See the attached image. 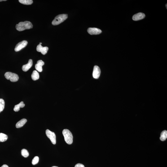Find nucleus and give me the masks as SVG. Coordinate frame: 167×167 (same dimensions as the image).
Instances as JSON below:
<instances>
[{"mask_svg":"<svg viewBox=\"0 0 167 167\" xmlns=\"http://www.w3.org/2000/svg\"><path fill=\"white\" fill-rule=\"evenodd\" d=\"M16 29L19 31L25 30V29H30L33 28V25L31 22L28 21L21 22L17 24Z\"/></svg>","mask_w":167,"mask_h":167,"instance_id":"nucleus-1","label":"nucleus"},{"mask_svg":"<svg viewBox=\"0 0 167 167\" xmlns=\"http://www.w3.org/2000/svg\"><path fill=\"white\" fill-rule=\"evenodd\" d=\"M62 133L66 143L69 145L72 144L73 137L71 132L68 129H64L63 130Z\"/></svg>","mask_w":167,"mask_h":167,"instance_id":"nucleus-2","label":"nucleus"},{"mask_svg":"<svg viewBox=\"0 0 167 167\" xmlns=\"http://www.w3.org/2000/svg\"><path fill=\"white\" fill-rule=\"evenodd\" d=\"M68 17V15L67 14H62L58 15L55 17V18L53 20L52 24L54 25H58L63 22Z\"/></svg>","mask_w":167,"mask_h":167,"instance_id":"nucleus-3","label":"nucleus"},{"mask_svg":"<svg viewBox=\"0 0 167 167\" xmlns=\"http://www.w3.org/2000/svg\"><path fill=\"white\" fill-rule=\"evenodd\" d=\"M4 76L6 79L8 80H9L11 82H16L19 80V78L18 75L16 74L11 72H6Z\"/></svg>","mask_w":167,"mask_h":167,"instance_id":"nucleus-4","label":"nucleus"},{"mask_svg":"<svg viewBox=\"0 0 167 167\" xmlns=\"http://www.w3.org/2000/svg\"><path fill=\"white\" fill-rule=\"evenodd\" d=\"M46 136L50 139L53 144H56V136L55 133L50 131L49 129H47L46 131Z\"/></svg>","mask_w":167,"mask_h":167,"instance_id":"nucleus-5","label":"nucleus"},{"mask_svg":"<svg viewBox=\"0 0 167 167\" xmlns=\"http://www.w3.org/2000/svg\"><path fill=\"white\" fill-rule=\"evenodd\" d=\"M28 42L24 40L18 43L15 46V50L16 52L19 51L21 49L27 46Z\"/></svg>","mask_w":167,"mask_h":167,"instance_id":"nucleus-6","label":"nucleus"},{"mask_svg":"<svg viewBox=\"0 0 167 167\" xmlns=\"http://www.w3.org/2000/svg\"><path fill=\"white\" fill-rule=\"evenodd\" d=\"M101 74V70L98 66H94L93 69V76L94 78L97 79L99 78Z\"/></svg>","mask_w":167,"mask_h":167,"instance_id":"nucleus-7","label":"nucleus"},{"mask_svg":"<svg viewBox=\"0 0 167 167\" xmlns=\"http://www.w3.org/2000/svg\"><path fill=\"white\" fill-rule=\"evenodd\" d=\"M87 31L91 35H98L100 34L102 31L99 28H88Z\"/></svg>","mask_w":167,"mask_h":167,"instance_id":"nucleus-8","label":"nucleus"},{"mask_svg":"<svg viewBox=\"0 0 167 167\" xmlns=\"http://www.w3.org/2000/svg\"><path fill=\"white\" fill-rule=\"evenodd\" d=\"M48 48L47 47H43L42 45H38L37 47V50L39 52H41L42 55H45L47 53L48 50Z\"/></svg>","mask_w":167,"mask_h":167,"instance_id":"nucleus-9","label":"nucleus"},{"mask_svg":"<svg viewBox=\"0 0 167 167\" xmlns=\"http://www.w3.org/2000/svg\"><path fill=\"white\" fill-rule=\"evenodd\" d=\"M145 15L142 13L140 12L134 15L133 17V19L134 21H138L144 18Z\"/></svg>","mask_w":167,"mask_h":167,"instance_id":"nucleus-10","label":"nucleus"},{"mask_svg":"<svg viewBox=\"0 0 167 167\" xmlns=\"http://www.w3.org/2000/svg\"><path fill=\"white\" fill-rule=\"evenodd\" d=\"M44 64V62L42 60H38L37 63L35 65V68L39 72H42V66Z\"/></svg>","mask_w":167,"mask_h":167,"instance_id":"nucleus-11","label":"nucleus"},{"mask_svg":"<svg viewBox=\"0 0 167 167\" xmlns=\"http://www.w3.org/2000/svg\"><path fill=\"white\" fill-rule=\"evenodd\" d=\"M32 65H33V61L31 59H30L28 60V63L23 66L22 67V69L24 72H27L32 67Z\"/></svg>","mask_w":167,"mask_h":167,"instance_id":"nucleus-12","label":"nucleus"},{"mask_svg":"<svg viewBox=\"0 0 167 167\" xmlns=\"http://www.w3.org/2000/svg\"><path fill=\"white\" fill-rule=\"evenodd\" d=\"M27 122L26 119H23L20 120V121L18 122L16 124L15 127L17 128H19L22 127Z\"/></svg>","mask_w":167,"mask_h":167,"instance_id":"nucleus-13","label":"nucleus"},{"mask_svg":"<svg viewBox=\"0 0 167 167\" xmlns=\"http://www.w3.org/2000/svg\"><path fill=\"white\" fill-rule=\"evenodd\" d=\"M25 106V104L24 103V102H21L19 104L16 105L15 106L14 108V111L15 112H17L20 110V108H23Z\"/></svg>","mask_w":167,"mask_h":167,"instance_id":"nucleus-14","label":"nucleus"},{"mask_svg":"<svg viewBox=\"0 0 167 167\" xmlns=\"http://www.w3.org/2000/svg\"><path fill=\"white\" fill-rule=\"evenodd\" d=\"M31 77L33 81H36L38 79L39 76L38 72L36 70L33 71L31 75Z\"/></svg>","mask_w":167,"mask_h":167,"instance_id":"nucleus-15","label":"nucleus"},{"mask_svg":"<svg viewBox=\"0 0 167 167\" xmlns=\"http://www.w3.org/2000/svg\"><path fill=\"white\" fill-rule=\"evenodd\" d=\"M167 138V131L166 130L162 132L161 134L160 139L162 141H164L166 140Z\"/></svg>","mask_w":167,"mask_h":167,"instance_id":"nucleus-16","label":"nucleus"},{"mask_svg":"<svg viewBox=\"0 0 167 167\" xmlns=\"http://www.w3.org/2000/svg\"><path fill=\"white\" fill-rule=\"evenodd\" d=\"M7 136L6 134L3 133H0V142H5L7 140Z\"/></svg>","mask_w":167,"mask_h":167,"instance_id":"nucleus-17","label":"nucleus"},{"mask_svg":"<svg viewBox=\"0 0 167 167\" xmlns=\"http://www.w3.org/2000/svg\"><path fill=\"white\" fill-rule=\"evenodd\" d=\"M19 1L20 3L24 5H31L33 2L32 0H19Z\"/></svg>","mask_w":167,"mask_h":167,"instance_id":"nucleus-18","label":"nucleus"},{"mask_svg":"<svg viewBox=\"0 0 167 167\" xmlns=\"http://www.w3.org/2000/svg\"><path fill=\"white\" fill-rule=\"evenodd\" d=\"M5 102L2 98H0V113L2 112L4 109Z\"/></svg>","mask_w":167,"mask_h":167,"instance_id":"nucleus-19","label":"nucleus"},{"mask_svg":"<svg viewBox=\"0 0 167 167\" xmlns=\"http://www.w3.org/2000/svg\"><path fill=\"white\" fill-rule=\"evenodd\" d=\"M21 154L22 156L25 158L28 157L29 155L28 151L25 149H23L21 150Z\"/></svg>","mask_w":167,"mask_h":167,"instance_id":"nucleus-20","label":"nucleus"},{"mask_svg":"<svg viewBox=\"0 0 167 167\" xmlns=\"http://www.w3.org/2000/svg\"><path fill=\"white\" fill-rule=\"evenodd\" d=\"M39 160V158L38 157H35L32 161V164L33 165H36L38 163Z\"/></svg>","mask_w":167,"mask_h":167,"instance_id":"nucleus-21","label":"nucleus"},{"mask_svg":"<svg viewBox=\"0 0 167 167\" xmlns=\"http://www.w3.org/2000/svg\"><path fill=\"white\" fill-rule=\"evenodd\" d=\"M75 167H85L84 166L81 164H78L75 165Z\"/></svg>","mask_w":167,"mask_h":167,"instance_id":"nucleus-22","label":"nucleus"},{"mask_svg":"<svg viewBox=\"0 0 167 167\" xmlns=\"http://www.w3.org/2000/svg\"><path fill=\"white\" fill-rule=\"evenodd\" d=\"M1 167H9L7 165H3Z\"/></svg>","mask_w":167,"mask_h":167,"instance_id":"nucleus-23","label":"nucleus"},{"mask_svg":"<svg viewBox=\"0 0 167 167\" xmlns=\"http://www.w3.org/2000/svg\"><path fill=\"white\" fill-rule=\"evenodd\" d=\"M6 0H0V2H1L2 1H6Z\"/></svg>","mask_w":167,"mask_h":167,"instance_id":"nucleus-24","label":"nucleus"},{"mask_svg":"<svg viewBox=\"0 0 167 167\" xmlns=\"http://www.w3.org/2000/svg\"><path fill=\"white\" fill-rule=\"evenodd\" d=\"M42 44V43H41V42H40V43H39V44L41 45V44Z\"/></svg>","mask_w":167,"mask_h":167,"instance_id":"nucleus-25","label":"nucleus"},{"mask_svg":"<svg viewBox=\"0 0 167 167\" xmlns=\"http://www.w3.org/2000/svg\"><path fill=\"white\" fill-rule=\"evenodd\" d=\"M56 167V166H53V167Z\"/></svg>","mask_w":167,"mask_h":167,"instance_id":"nucleus-26","label":"nucleus"},{"mask_svg":"<svg viewBox=\"0 0 167 167\" xmlns=\"http://www.w3.org/2000/svg\"><path fill=\"white\" fill-rule=\"evenodd\" d=\"M167 4H166V8H167Z\"/></svg>","mask_w":167,"mask_h":167,"instance_id":"nucleus-27","label":"nucleus"}]
</instances>
